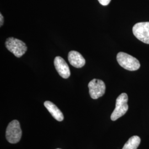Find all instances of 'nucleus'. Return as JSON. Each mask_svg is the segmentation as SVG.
Returning a JSON list of instances; mask_svg holds the SVG:
<instances>
[{
    "instance_id": "nucleus-2",
    "label": "nucleus",
    "mask_w": 149,
    "mask_h": 149,
    "mask_svg": "<svg viewBox=\"0 0 149 149\" xmlns=\"http://www.w3.org/2000/svg\"><path fill=\"white\" fill-rule=\"evenodd\" d=\"M128 97L127 93H123L118 97L116 108L111 116L112 120L115 121L117 120L127 113L128 110Z\"/></svg>"
},
{
    "instance_id": "nucleus-6",
    "label": "nucleus",
    "mask_w": 149,
    "mask_h": 149,
    "mask_svg": "<svg viewBox=\"0 0 149 149\" xmlns=\"http://www.w3.org/2000/svg\"><path fill=\"white\" fill-rule=\"evenodd\" d=\"M88 87L91 97L92 99H98L105 93L106 85L102 80L95 79L89 82Z\"/></svg>"
},
{
    "instance_id": "nucleus-8",
    "label": "nucleus",
    "mask_w": 149,
    "mask_h": 149,
    "mask_svg": "<svg viewBox=\"0 0 149 149\" xmlns=\"http://www.w3.org/2000/svg\"><path fill=\"white\" fill-rule=\"evenodd\" d=\"M68 60L70 64L76 68H81L85 65V59L80 53L76 51L72 50L70 52Z\"/></svg>"
},
{
    "instance_id": "nucleus-5",
    "label": "nucleus",
    "mask_w": 149,
    "mask_h": 149,
    "mask_svg": "<svg viewBox=\"0 0 149 149\" xmlns=\"http://www.w3.org/2000/svg\"><path fill=\"white\" fill-rule=\"evenodd\" d=\"M135 37L139 40L146 44H149V22H139L133 28Z\"/></svg>"
},
{
    "instance_id": "nucleus-10",
    "label": "nucleus",
    "mask_w": 149,
    "mask_h": 149,
    "mask_svg": "<svg viewBox=\"0 0 149 149\" xmlns=\"http://www.w3.org/2000/svg\"><path fill=\"white\" fill-rule=\"evenodd\" d=\"M140 142V138L137 135H134L129 138L128 141L124 145L122 149H137Z\"/></svg>"
},
{
    "instance_id": "nucleus-9",
    "label": "nucleus",
    "mask_w": 149,
    "mask_h": 149,
    "mask_svg": "<svg viewBox=\"0 0 149 149\" xmlns=\"http://www.w3.org/2000/svg\"><path fill=\"white\" fill-rule=\"evenodd\" d=\"M44 105L52 114L54 118L56 120L61 122L64 120V116L63 113L53 103L50 101H45L44 103Z\"/></svg>"
},
{
    "instance_id": "nucleus-7",
    "label": "nucleus",
    "mask_w": 149,
    "mask_h": 149,
    "mask_svg": "<svg viewBox=\"0 0 149 149\" xmlns=\"http://www.w3.org/2000/svg\"><path fill=\"white\" fill-rule=\"evenodd\" d=\"M54 66L59 75L64 78L68 79L70 76L69 67L63 58L56 56L54 59Z\"/></svg>"
},
{
    "instance_id": "nucleus-13",
    "label": "nucleus",
    "mask_w": 149,
    "mask_h": 149,
    "mask_svg": "<svg viewBox=\"0 0 149 149\" xmlns=\"http://www.w3.org/2000/svg\"></svg>"
},
{
    "instance_id": "nucleus-1",
    "label": "nucleus",
    "mask_w": 149,
    "mask_h": 149,
    "mask_svg": "<svg viewBox=\"0 0 149 149\" xmlns=\"http://www.w3.org/2000/svg\"><path fill=\"white\" fill-rule=\"evenodd\" d=\"M119 64L125 69L129 71H135L140 67L138 60L132 55L123 52H119L117 56Z\"/></svg>"
},
{
    "instance_id": "nucleus-3",
    "label": "nucleus",
    "mask_w": 149,
    "mask_h": 149,
    "mask_svg": "<svg viewBox=\"0 0 149 149\" xmlns=\"http://www.w3.org/2000/svg\"><path fill=\"white\" fill-rule=\"evenodd\" d=\"M6 47L17 58L21 57L27 50L26 44L22 40L15 38H8L6 42Z\"/></svg>"
},
{
    "instance_id": "nucleus-4",
    "label": "nucleus",
    "mask_w": 149,
    "mask_h": 149,
    "mask_svg": "<svg viewBox=\"0 0 149 149\" xmlns=\"http://www.w3.org/2000/svg\"><path fill=\"white\" fill-rule=\"evenodd\" d=\"M22 136V130L20 124L17 120H14L9 123L6 132L7 140L11 144L18 143Z\"/></svg>"
},
{
    "instance_id": "nucleus-11",
    "label": "nucleus",
    "mask_w": 149,
    "mask_h": 149,
    "mask_svg": "<svg viewBox=\"0 0 149 149\" xmlns=\"http://www.w3.org/2000/svg\"><path fill=\"white\" fill-rule=\"evenodd\" d=\"M100 4L103 6H107L109 4L111 0H98Z\"/></svg>"
},
{
    "instance_id": "nucleus-12",
    "label": "nucleus",
    "mask_w": 149,
    "mask_h": 149,
    "mask_svg": "<svg viewBox=\"0 0 149 149\" xmlns=\"http://www.w3.org/2000/svg\"><path fill=\"white\" fill-rule=\"evenodd\" d=\"M0 17H1V23H0L1 25L0 26H1V27H2V26L3 24V16L2 15L1 13L0 14Z\"/></svg>"
}]
</instances>
